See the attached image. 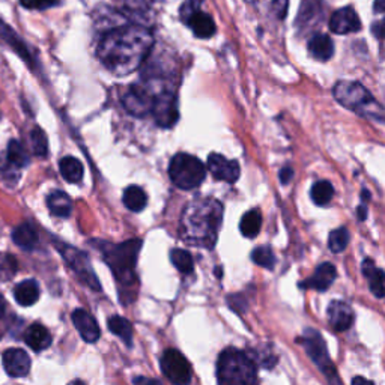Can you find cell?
Returning a JSON list of instances; mask_svg holds the SVG:
<instances>
[{
    "label": "cell",
    "instance_id": "6da1fadb",
    "mask_svg": "<svg viewBox=\"0 0 385 385\" xmlns=\"http://www.w3.org/2000/svg\"><path fill=\"white\" fill-rule=\"evenodd\" d=\"M152 47V34L145 27L131 25L110 30L100 41L96 55L111 74L128 75L139 70Z\"/></svg>",
    "mask_w": 385,
    "mask_h": 385
},
{
    "label": "cell",
    "instance_id": "7a4b0ae2",
    "mask_svg": "<svg viewBox=\"0 0 385 385\" xmlns=\"http://www.w3.org/2000/svg\"><path fill=\"white\" fill-rule=\"evenodd\" d=\"M223 222V205L215 199L190 202L181 217L179 235L187 244L213 248Z\"/></svg>",
    "mask_w": 385,
    "mask_h": 385
},
{
    "label": "cell",
    "instance_id": "3957f363",
    "mask_svg": "<svg viewBox=\"0 0 385 385\" xmlns=\"http://www.w3.org/2000/svg\"><path fill=\"white\" fill-rule=\"evenodd\" d=\"M142 248L140 239H130L124 244H104L101 253L105 263L110 267L119 286H122V292H119V298H122L125 291L135 288L137 276H135V263Z\"/></svg>",
    "mask_w": 385,
    "mask_h": 385
},
{
    "label": "cell",
    "instance_id": "277c9868",
    "mask_svg": "<svg viewBox=\"0 0 385 385\" xmlns=\"http://www.w3.org/2000/svg\"><path fill=\"white\" fill-rule=\"evenodd\" d=\"M217 381L220 385H256L258 371L253 358L237 348H226L217 361Z\"/></svg>",
    "mask_w": 385,
    "mask_h": 385
},
{
    "label": "cell",
    "instance_id": "5b68a950",
    "mask_svg": "<svg viewBox=\"0 0 385 385\" xmlns=\"http://www.w3.org/2000/svg\"><path fill=\"white\" fill-rule=\"evenodd\" d=\"M336 100L346 109L356 111L357 115L367 118L375 122H384V109L375 100L371 92L357 81H338L333 89Z\"/></svg>",
    "mask_w": 385,
    "mask_h": 385
},
{
    "label": "cell",
    "instance_id": "8992f818",
    "mask_svg": "<svg viewBox=\"0 0 385 385\" xmlns=\"http://www.w3.org/2000/svg\"><path fill=\"white\" fill-rule=\"evenodd\" d=\"M169 176L176 187L183 190H193L205 181L207 169L198 157L176 154L170 161Z\"/></svg>",
    "mask_w": 385,
    "mask_h": 385
},
{
    "label": "cell",
    "instance_id": "52a82bcc",
    "mask_svg": "<svg viewBox=\"0 0 385 385\" xmlns=\"http://www.w3.org/2000/svg\"><path fill=\"white\" fill-rule=\"evenodd\" d=\"M298 343L303 345L307 356L318 366V369L322 372V375L326 376L330 385H343L341 378H338L333 361L330 358L327 345L323 342L319 331L307 328L304 334L298 338Z\"/></svg>",
    "mask_w": 385,
    "mask_h": 385
},
{
    "label": "cell",
    "instance_id": "ba28073f",
    "mask_svg": "<svg viewBox=\"0 0 385 385\" xmlns=\"http://www.w3.org/2000/svg\"><path fill=\"white\" fill-rule=\"evenodd\" d=\"M56 247L60 254L64 256V259L66 261L68 265H70V268L74 271L75 276H77L83 283L89 286L90 289L101 291V284L98 282L94 269L90 267L89 258L85 253L71 245H65L62 243H56Z\"/></svg>",
    "mask_w": 385,
    "mask_h": 385
},
{
    "label": "cell",
    "instance_id": "9c48e42d",
    "mask_svg": "<svg viewBox=\"0 0 385 385\" xmlns=\"http://www.w3.org/2000/svg\"><path fill=\"white\" fill-rule=\"evenodd\" d=\"M161 371L173 385H190L191 367L187 358L176 349H168L161 357Z\"/></svg>",
    "mask_w": 385,
    "mask_h": 385
},
{
    "label": "cell",
    "instance_id": "30bf717a",
    "mask_svg": "<svg viewBox=\"0 0 385 385\" xmlns=\"http://www.w3.org/2000/svg\"><path fill=\"white\" fill-rule=\"evenodd\" d=\"M150 113H154L157 124L160 127L170 128L172 125H175L179 118L175 92L169 89H163L161 92H158L155 95L152 111Z\"/></svg>",
    "mask_w": 385,
    "mask_h": 385
},
{
    "label": "cell",
    "instance_id": "8fae6325",
    "mask_svg": "<svg viewBox=\"0 0 385 385\" xmlns=\"http://www.w3.org/2000/svg\"><path fill=\"white\" fill-rule=\"evenodd\" d=\"M155 92L149 86L135 85L124 95V107L134 116H146L152 111Z\"/></svg>",
    "mask_w": 385,
    "mask_h": 385
},
{
    "label": "cell",
    "instance_id": "7c38bea8",
    "mask_svg": "<svg viewBox=\"0 0 385 385\" xmlns=\"http://www.w3.org/2000/svg\"><path fill=\"white\" fill-rule=\"evenodd\" d=\"M208 169L217 181L233 184L239 178V165L237 161L228 160L220 154H211L208 158Z\"/></svg>",
    "mask_w": 385,
    "mask_h": 385
},
{
    "label": "cell",
    "instance_id": "4fadbf2b",
    "mask_svg": "<svg viewBox=\"0 0 385 385\" xmlns=\"http://www.w3.org/2000/svg\"><path fill=\"white\" fill-rule=\"evenodd\" d=\"M330 29L331 32L337 35H346V34H356L361 29V21L358 18L357 12L354 11V8L345 6L342 10H338L333 14V17L330 18Z\"/></svg>",
    "mask_w": 385,
    "mask_h": 385
},
{
    "label": "cell",
    "instance_id": "5bb4252c",
    "mask_svg": "<svg viewBox=\"0 0 385 385\" xmlns=\"http://www.w3.org/2000/svg\"><path fill=\"white\" fill-rule=\"evenodd\" d=\"M3 369L12 378H23L30 371V358L26 351L20 348H11L2 356Z\"/></svg>",
    "mask_w": 385,
    "mask_h": 385
},
{
    "label": "cell",
    "instance_id": "9a60e30c",
    "mask_svg": "<svg viewBox=\"0 0 385 385\" xmlns=\"http://www.w3.org/2000/svg\"><path fill=\"white\" fill-rule=\"evenodd\" d=\"M71 318L83 341L88 343L98 342V338L101 336V331L92 315L86 312L85 308H77V310L72 312Z\"/></svg>",
    "mask_w": 385,
    "mask_h": 385
},
{
    "label": "cell",
    "instance_id": "2e32d148",
    "mask_svg": "<svg viewBox=\"0 0 385 385\" xmlns=\"http://www.w3.org/2000/svg\"><path fill=\"white\" fill-rule=\"evenodd\" d=\"M336 277H337V271L333 263H330V262L321 263V265L316 268L315 274L312 277H308L307 280L300 283V288L326 292L330 286L334 283Z\"/></svg>",
    "mask_w": 385,
    "mask_h": 385
},
{
    "label": "cell",
    "instance_id": "e0dca14e",
    "mask_svg": "<svg viewBox=\"0 0 385 385\" xmlns=\"http://www.w3.org/2000/svg\"><path fill=\"white\" fill-rule=\"evenodd\" d=\"M328 321L338 333L349 330L354 323V310L345 301H331L328 306Z\"/></svg>",
    "mask_w": 385,
    "mask_h": 385
},
{
    "label": "cell",
    "instance_id": "ac0fdd59",
    "mask_svg": "<svg viewBox=\"0 0 385 385\" xmlns=\"http://www.w3.org/2000/svg\"><path fill=\"white\" fill-rule=\"evenodd\" d=\"M184 20L193 30V34L198 38H202V40H208V38L215 35V30H217L215 23L213 18H211V15L207 12L194 10L188 15H185Z\"/></svg>",
    "mask_w": 385,
    "mask_h": 385
},
{
    "label": "cell",
    "instance_id": "d6986e66",
    "mask_svg": "<svg viewBox=\"0 0 385 385\" xmlns=\"http://www.w3.org/2000/svg\"><path fill=\"white\" fill-rule=\"evenodd\" d=\"M29 164V155L26 152V149L23 148V145L17 140H11L10 145L6 149V173L8 176H14V179L17 181V175L15 172L20 170L21 168H26Z\"/></svg>",
    "mask_w": 385,
    "mask_h": 385
},
{
    "label": "cell",
    "instance_id": "ffe728a7",
    "mask_svg": "<svg viewBox=\"0 0 385 385\" xmlns=\"http://www.w3.org/2000/svg\"><path fill=\"white\" fill-rule=\"evenodd\" d=\"M25 342L30 349L41 352L51 345V334L41 323H34L25 331Z\"/></svg>",
    "mask_w": 385,
    "mask_h": 385
},
{
    "label": "cell",
    "instance_id": "44dd1931",
    "mask_svg": "<svg viewBox=\"0 0 385 385\" xmlns=\"http://www.w3.org/2000/svg\"><path fill=\"white\" fill-rule=\"evenodd\" d=\"M361 271H363L364 277L369 280V286L371 291L376 298L382 300L385 295V288H384V271L381 268H376L375 262L372 259H366L361 265Z\"/></svg>",
    "mask_w": 385,
    "mask_h": 385
},
{
    "label": "cell",
    "instance_id": "7402d4cb",
    "mask_svg": "<svg viewBox=\"0 0 385 385\" xmlns=\"http://www.w3.org/2000/svg\"><path fill=\"white\" fill-rule=\"evenodd\" d=\"M308 53H310L312 57L316 60H321V62H326L330 60L334 55V44L331 41V38L327 35H315L310 41H308Z\"/></svg>",
    "mask_w": 385,
    "mask_h": 385
},
{
    "label": "cell",
    "instance_id": "603a6c76",
    "mask_svg": "<svg viewBox=\"0 0 385 385\" xmlns=\"http://www.w3.org/2000/svg\"><path fill=\"white\" fill-rule=\"evenodd\" d=\"M14 298L23 307L34 306L40 298V284L35 280H25L15 286Z\"/></svg>",
    "mask_w": 385,
    "mask_h": 385
},
{
    "label": "cell",
    "instance_id": "cb8c5ba5",
    "mask_svg": "<svg viewBox=\"0 0 385 385\" xmlns=\"http://www.w3.org/2000/svg\"><path fill=\"white\" fill-rule=\"evenodd\" d=\"M12 239L23 250H34L38 244V232L30 223H23L14 229Z\"/></svg>",
    "mask_w": 385,
    "mask_h": 385
},
{
    "label": "cell",
    "instance_id": "d4e9b609",
    "mask_svg": "<svg viewBox=\"0 0 385 385\" xmlns=\"http://www.w3.org/2000/svg\"><path fill=\"white\" fill-rule=\"evenodd\" d=\"M47 205L53 215L66 218L71 215L72 202L70 196L64 191H53L47 198Z\"/></svg>",
    "mask_w": 385,
    "mask_h": 385
},
{
    "label": "cell",
    "instance_id": "484cf974",
    "mask_svg": "<svg viewBox=\"0 0 385 385\" xmlns=\"http://www.w3.org/2000/svg\"><path fill=\"white\" fill-rule=\"evenodd\" d=\"M59 169H60V173H62L64 179L71 184L80 183L83 178V172H85L83 170V164L74 157L62 158L59 163Z\"/></svg>",
    "mask_w": 385,
    "mask_h": 385
},
{
    "label": "cell",
    "instance_id": "4316f807",
    "mask_svg": "<svg viewBox=\"0 0 385 385\" xmlns=\"http://www.w3.org/2000/svg\"><path fill=\"white\" fill-rule=\"evenodd\" d=\"M124 205L133 213H140L148 205V196L140 187L130 185L124 191Z\"/></svg>",
    "mask_w": 385,
    "mask_h": 385
},
{
    "label": "cell",
    "instance_id": "83f0119b",
    "mask_svg": "<svg viewBox=\"0 0 385 385\" xmlns=\"http://www.w3.org/2000/svg\"><path fill=\"white\" fill-rule=\"evenodd\" d=\"M109 330L113 334H116L119 338H122L124 343L131 348L133 346V327L128 319L122 318V316H111L107 321Z\"/></svg>",
    "mask_w": 385,
    "mask_h": 385
},
{
    "label": "cell",
    "instance_id": "f1b7e54d",
    "mask_svg": "<svg viewBox=\"0 0 385 385\" xmlns=\"http://www.w3.org/2000/svg\"><path fill=\"white\" fill-rule=\"evenodd\" d=\"M262 226V215L258 209H252L248 213L244 214V217L241 218L239 223V230L245 238H254L258 237V233L261 232Z\"/></svg>",
    "mask_w": 385,
    "mask_h": 385
},
{
    "label": "cell",
    "instance_id": "f546056e",
    "mask_svg": "<svg viewBox=\"0 0 385 385\" xmlns=\"http://www.w3.org/2000/svg\"><path fill=\"white\" fill-rule=\"evenodd\" d=\"M310 196L316 205L326 207L331 202V199H333L334 188L328 183V181H318V183L313 184Z\"/></svg>",
    "mask_w": 385,
    "mask_h": 385
},
{
    "label": "cell",
    "instance_id": "4dcf8cb0",
    "mask_svg": "<svg viewBox=\"0 0 385 385\" xmlns=\"http://www.w3.org/2000/svg\"><path fill=\"white\" fill-rule=\"evenodd\" d=\"M321 14V3L319 0H303L301 2V8H300V12H298V17H297V25L300 26H306V25H310V23L318 17Z\"/></svg>",
    "mask_w": 385,
    "mask_h": 385
},
{
    "label": "cell",
    "instance_id": "1f68e13d",
    "mask_svg": "<svg viewBox=\"0 0 385 385\" xmlns=\"http://www.w3.org/2000/svg\"><path fill=\"white\" fill-rule=\"evenodd\" d=\"M170 259L179 273H183V274L193 273L194 262H193L191 254L187 250H183V248H173L170 253Z\"/></svg>",
    "mask_w": 385,
    "mask_h": 385
},
{
    "label": "cell",
    "instance_id": "d6a6232c",
    "mask_svg": "<svg viewBox=\"0 0 385 385\" xmlns=\"http://www.w3.org/2000/svg\"><path fill=\"white\" fill-rule=\"evenodd\" d=\"M0 38H3V40L6 41V44H10L11 47H12L15 51H17L23 59H26L27 62L32 64V57L29 56V51H27V49L25 47V44H23V41L20 40L18 36H15V35L12 34V30H11L10 27L2 25V23H0Z\"/></svg>",
    "mask_w": 385,
    "mask_h": 385
},
{
    "label": "cell",
    "instance_id": "836d02e7",
    "mask_svg": "<svg viewBox=\"0 0 385 385\" xmlns=\"http://www.w3.org/2000/svg\"><path fill=\"white\" fill-rule=\"evenodd\" d=\"M252 261L254 263H258L259 267L267 268V269H273L276 265V256H274L273 250H271V248L267 245L256 247L252 252Z\"/></svg>",
    "mask_w": 385,
    "mask_h": 385
},
{
    "label": "cell",
    "instance_id": "e575fe53",
    "mask_svg": "<svg viewBox=\"0 0 385 385\" xmlns=\"http://www.w3.org/2000/svg\"><path fill=\"white\" fill-rule=\"evenodd\" d=\"M349 243V232L346 228H338L330 233L328 245L333 253H342Z\"/></svg>",
    "mask_w": 385,
    "mask_h": 385
},
{
    "label": "cell",
    "instance_id": "d590c367",
    "mask_svg": "<svg viewBox=\"0 0 385 385\" xmlns=\"http://www.w3.org/2000/svg\"><path fill=\"white\" fill-rule=\"evenodd\" d=\"M30 143H32V150L36 157H45L49 152V142L47 135L41 128H34L30 133Z\"/></svg>",
    "mask_w": 385,
    "mask_h": 385
},
{
    "label": "cell",
    "instance_id": "8d00e7d4",
    "mask_svg": "<svg viewBox=\"0 0 385 385\" xmlns=\"http://www.w3.org/2000/svg\"><path fill=\"white\" fill-rule=\"evenodd\" d=\"M17 271V262L10 254L0 256V280H10Z\"/></svg>",
    "mask_w": 385,
    "mask_h": 385
},
{
    "label": "cell",
    "instance_id": "74e56055",
    "mask_svg": "<svg viewBox=\"0 0 385 385\" xmlns=\"http://www.w3.org/2000/svg\"><path fill=\"white\" fill-rule=\"evenodd\" d=\"M57 0H20V3L26 10H47L53 5H56Z\"/></svg>",
    "mask_w": 385,
    "mask_h": 385
},
{
    "label": "cell",
    "instance_id": "f35d334b",
    "mask_svg": "<svg viewBox=\"0 0 385 385\" xmlns=\"http://www.w3.org/2000/svg\"><path fill=\"white\" fill-rule=\"evenodd\" d=\"M271 3H273V11L276 17L278 20H283L286 17V12H288L289 0H271Z\"/></svg>",
    "mask_w": 385,
    "mask_h": 385
},
{
    "label": "cell",
    "instance_id": "ab89813d",
    "mask_svg": "<svg viewBox=\"0 0 385 385\" xmlns=\"http://www.w3.org/2000/svg\"><path fill=\"white\" fill-rule=\"evenodd\" d=\"M292 176H293V170H292V168H289V165H286V168H283L280 170L282 184H289V181L292 179Z\"/></svg>",
    "mask_w": 385,
    "mask_h": 385
},
{
    "label": "cell",
    "instance_id": "60d3db41",
    "mask_svg": "<svg viewBox=\"0 0 385 385\" xmlns=\"http://www.w3.org/2000/svg\"><path fill=\"white\" fill-rule=\"evenodd\" d=\"M134 385H161V384L155 380L145 378V376H137V378H134Z\"/></svg>",
    "mask_w": 385,
    "mask_h": 385
},
{
    "label": "cell",
    "instance_id": "b9f144b4",
    "mask_svg": "<svg viewBox=\"0 0 385 385\" xmlns=\"http://www.w3.org/2000/svg\"><path fill=\"white\" fill-rule=\"evenodd\" d=\"M351 385H375V384L372 381L363 378V376H356V378L352 380Z\"/></svg>",
    "mask_w": 385,
    "mask_h": 385
},
{
    "label": "cell",
    "instance_id": "7bdbcfd3",
    "mask_svg": "<svg viewBox=\"0 0 385 385\" xmlns=\"http://www.w3.org/2000/svg\"><path fill=\"white\" fill-rule=\"evenodd\" d=\"M358 220H366V217H367V208L363 205V207H358Z\"/></svg>",
    "mask_w": 385,
    "mask_h": 385
},
{
    "label": "cell",
    "instance_id": "ee69618b",
    "mask_svg": "<svg viewBox=\"0 0 385 385\" xmlns=\"http://www.w3.org/2000/svg\"><path fill=\"white\" fill-rule=\"evenodd\" d=\"M5 312H6V303H5V298L0 295V319L3 318L5 316Z\"/></svg>",
    "mask_w": 385,
    "mask_h": 385
},
{
    "label": "cell",
    "instance_id": "f6af8a7d",
    "mask_svg": "<svg viewBox=\"0 0 385 385\" xmlns=\"http://www.w3.org/2000/svg\"><path fill=\"white\" fill-rule=\"evenodd\" d=\"M384 0H376L375 2V11L378 12V14H381V12H384Z\"/></svg>",
    "mask_w": 385,
    "mask_h": 385
},
{
    "label": "cell",
    "instance_id": "bcb514c9",
    "mask_svg": "<svg viewBox=\"0 0 385 385\" xmlns=\"http://www.w3.org/2000/svg\"><path fill=\"white\" fill-rule=\"evenodd\" d=\"M372 29L375 30V34H376V36H378V38H380V40H381V38H382V23L380 21V23H378V25H376V26H373Z\"/></svg>",
    "mask_w": 385,
    "mask_h": 385
},
{
    "label": "cell",
    "instance_id": "7dc6e473",
    "mask_svg": "<svg viewBox=\"0 0 385 385\" xmlns=\"http://www.w3.org/2000/svg\"><path fill=\"white\" fill-rule=\"evenodd\" d=\"M68 385H86V384L83 382V381H79V380H77V381H72V382H70Z\"/></svg>",
    "mask_w": 385,
    "mask_h": 385
}]
</instances>
